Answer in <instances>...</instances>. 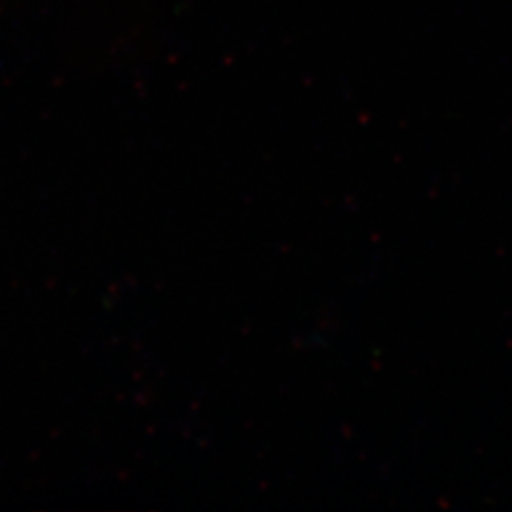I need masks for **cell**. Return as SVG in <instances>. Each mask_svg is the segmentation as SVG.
Here are the masks:
<instances>
[]
</instances>
